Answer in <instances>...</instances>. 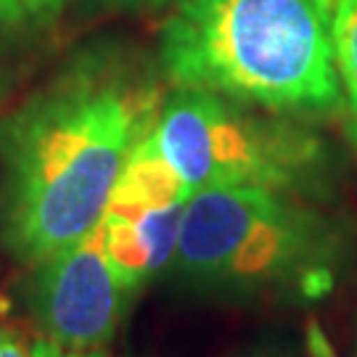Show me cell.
I'll list each match as a JSON object with an SVG mask.
<instances>
[{
  "label": "cell",
  "instance_id": "obj_12",
  "mask_svg": "<svg viewBox=\"0 0 357 357\" xmlns=\"http://www.w3.org/2000/svg\"><path fill=\"white\" fill-rule=\"evenodd\" d=\"M32 357H106L103 349H85V352H77V349H64L56 342H35L32 344Z\"/></svg>",
  "mask_w": 357,
  "mask_h": 357
},
{
  "label": "cell",
  "instance_id": "obj_1",
  "mask_svg": "<svg viewBox=\"0 0 357 357\" xmlns=\"http://www.w3.org/2000/svg\"><path fill=\"white\" fill-rule=\"evenodd\" d=\"M165 90L119 43H96L0 119V241L40 265L101 222Z\"/></svg>",
  "mask_w": 357,
  "mask_h": 357
},
{
  "label": "cell",
  "instance_id": "obj_2",
  "mask_svg": "<svg viewBox=\"0 0 357 357\" xmlns=\"http://www.w3.org/2000/svg\"><path fill=\"white\" fill-rule=\"evenodd\" d=\"M326 0H180L159 29V66L175 88L212 90L275 114L342 101Z\"/></svg>",
  "mask_w": 357,
  "mask_h": 357
},
{
  "label": "cell",
  "instance_id": "obj_5",
  "mask_svg": "<svg viewBox=\"0 0 357 357\" xmlns=\"http://www.w3.org/2000/svg\"><path fill=\"white\" fill-rule=\"evenodd\" d=\"M130 296L103 257L98 230L35 265L29 281V310L43 333L77 352L114 339Z\"/></svg>",
  "mask_w": 357,
  "mask_h": 357
},
{
  "label": "cell",
  "instance_id": "obj_7",
  "mask_svg": "<svg viewBox=\"0 0 357 357\" xmlns=\"http://www.w3.org/2000/svg\"><path fill=\"white\" fill-rule=\"evenodd\" d=\"M188 196L191 191L169 167L162 151L153 146L151 132H149V138L128 159L106 209H114V212L162 209V206L183 204L188 202Z\"/></svg>",
  "mask_w": 357,
  "mask_h": 357
},
{
  "label": "cell",
  "instance_id": "obj_13",
  "mask_svg": "<svg viewBox=\"0 0 357 357\" xmlns=\"http://www.w3.org/2000/svg\"><path fill=\"white\" fill-rule=\"evenodd\" d=\"M0 357H32V347L16 328H0Z\"/></svg>",
  "mask_w": 357,
  "mask_h": 357
},
{
  "label": "cell",
  "instance_id": "obj_10",
  "mask_svg": "<svg viewBox=\"0 0 357 357\" xmlns=\"http://www.w3.org/2000/svg\"><path fill=\"white\" fill-rule=\"evenodd\" d=\"M233 357H312L307 349L296 344V342H289V339H262V342H255V344L238 349Z\"/></svg>",
  "mask_w": 357,
  "mask_h": 357
},
{
  "label": "cell",
  "instance_id": "obj_3",
  "mask_svg": "<svg viewBox=\"0 0 357 357\" xmlns=\"http://www.w3.org/2000/svg\"><path fill=\"white\" fill-rule=\"evenodd\" d=\"M342 233L294 193L204 188L185 202L169 281L193 296L312 299L331 289Z\"/></svg>",
  "mask_w": 357,
  "mask_h": 357
},
{
  "label": "cell",
  "instance_id": "obj_15",
  "mask_svg": "<svg viewBox=\"0 0 357 357\" xmlns=\"http://www.w3.org/2000/svg\"><path fill=\"white\" fill-rule=\"evenodd\" d=\"M326 3H328V6H331V8H333V6H336V0H326Z\"/></svg>",
  "mask_w": 357,
  "mask_h": 357
},
{
  "label": "cell",
  "instance_id": "obj_9",
  "mask_svg": "<svg viewBox=\"0 0 357 357\" xmlns=\"http://www.w3.org/2000/svg\"><path fill=\"white\" fill-rule=\"evenodd\" d=\"M66 0H0V35H32L59 19Z\"/></svg>",
  "mask_w": 357,
  "mask_h": 357
},
{
  "label": "cell",
  "instance_id": "obj_4",
  "mask_svg": "<svg viewBox=\"0 0 357 357\" xmlns=\"http://www.w3.org/2000/svg\"><path fill=\"white\" fill-rule=\"evenodd\" d=\"M255 109L212 90L178 88L162 103L151 141L191 193L265 188L296 196L315 188L326 167L323 143Z\"/></svg>",
  "mask_w": 357,
  "mask_h": 357
},
{
  "label": "cell",
  "instance_id": "obj_14",
  "mask_svg": "<svg viewBox=\"0 0 357 357\" xmlns=\"http://www.w3.org/2000/svg\"><path fill=\"white\" fill-rule=\"evenodd\" d=\"M6 93H8V72H6V66L0 64V101H3Z\"/></svg>",
  "mask_w": 357,
  "mask_h": 357
},
{
  "label": "cell",
  "instance_id": "obj_11",
  "mask_svg": "<svg viewBox=\"0 0 357 357\" xmlns=\"http://www.w3.org/2000/svg\"><path fill=\"white\" fill-rule=\"evenodd\" d=\"M169 3H180V0H88V6L103 8V11H151Z\"/></svg>",
  "mask_w": 357,
  "mask_h": 357
},
{
  "label": "cell",
  "instance_id": "obj_6",
  "mask_svg": "<svg viewBox=\"0 0 357 357\" xmlns=\"http://www.w3.org/2000/svg\"><path fill=\"white\" fill-rule=\"evenodd\" d=\"M183 204L143 209V212H114L106 209L96 225L103 257L114 270L116 281L128 291H138L149 281L169 273L178 249Z\"/></svg>",
  "mask_w": 357,
  "mask_h": 357
},
{
  "label": "cell",
  "instance_id": "obj_8",
  "mask_svg": "<svg viewBox=\"0 0 357 357\" xmlns=\"http://www.w3.org/2000/svg\"><path fill=\"white\" fill-rule=\"evenodd\" d=\"M333 64L344 90L347 132L357 149V0H336L331 19Z\"/></svg>",
  "mask_w": 357,
  "mask_h": 357
}]
</instances>
